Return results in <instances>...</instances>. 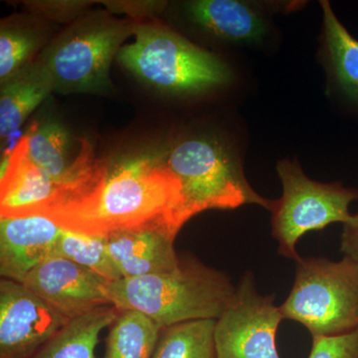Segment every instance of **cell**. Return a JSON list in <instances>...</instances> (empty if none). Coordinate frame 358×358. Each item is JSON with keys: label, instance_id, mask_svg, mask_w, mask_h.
Instances as JSON below:
<instances>
[{"label": "cell", "instance_id": "obj_13", "mask_svg": "<svg viewBox=\"0 0 358 358\" xmlns=\"http://www.w3.org/2000/svg\"><path fill=\"white\" fill-rule=\"evenodd\" d=\"M105 237L110 258L122 278L159 274L178 267L180 256L174 249L176 238L162 226L117 231Z\"/></svg>", "mask_w": 358, "mask_h": 358}, {"label": "cell", "instance_id": "obj_9", "mask_svg": "<svg viewBox=\"0 0 358 358\" xmlns=\"http://www.w3.org/2000/svg\"><path fill=\"white\" fill-rule=\"evenodd\" d=\"M69 322L22 282L0 281V358H32Z\"/></svg>", "mask_w": 358, "mask_h": 358}, {"label": "cell", "instance_id": "obj_19", "mask_svg": "<svg viewBox=\"0 0 358 358\" xmlns=\"http://www.w3.org/2000/svg\"><path fill=\"white\" fill-rule=\"evenodd\" d=\"M215 324L199 320L164 327L152 358H216Z\"/></svg>", "mask_w": 358, "mask_h": 358}, {"label": "cell", "instance_id": "obj_2", "mask_svg": "<svg viewBox=\"0 0 358 358\" xmlns=\"http://www.w3.org/2000/svg\"><path fill=\"white\" fill-rule=\"evenodd\" d=\"M237 287L220 271L182 255L169 272L106 282L110 303L119 310L145 313L162 327L199 320H218Z\"/></svg>", "mask_w": 358, "mask_h": 358}, {"label": "cell", "instance_id": "obj_3", "mask_svg": "<svg viewBox=\"0 0 358 358\" xmlns=\"http://www.w3.org/2000/svg\"><path fill=\"white\" fill-rule=\"evenodd\" d=\"M136 40L117 53L141 82L173 95H197L229 84L232 72L217 56L159 24L138 23Z\"/></svg>", "mask_w": 358, "mask_h": 358}, {"label": "cell", "instance_id": "obj_18", "mask_svg": "<svg viewBox=\"0 0 358 358\" xmlns=\"http://www.w3.org/2000/svg\"><path fill=\"white\" fill-rule=\"evenodd\" d=\"M162 329L145 313L121 310L110 324L103 358H152Z\"/></svg>", "mask_w": 358, "mask_h": 358}, {"label": "cell", "instance_id": "obj_12", "mask_svg": "<svg viewBox=\"0 0 358 358\" xmlns=\"http://www.w3.org/2000/svg\"><path fill=\"white\" fill-rule=\"evenodd\" d=\"M62 227L41 215L0 217V275L23 282L28 274L53 256Z\"/></svg>", "mask_w": 358, "mask_h": 358}, {"label": "cell", "instance_id": "obj_16", "mask_svg": "<svg viewBox=\"0 0 358 358\" xmlns=\"http://www.w3.org/2000/svg\"><path fill=\"white\" fill-rule=\"evenodd\" d=\"M54 90L50 73L41 60L29 62L1 82L0 136L3 141L22 126L28 115Z\"/></svg>", "mask_w": 358, "mask_h": 358}, {"label": "cell", "instance_id": "obj_8", "mask_svg": "<svg viewBox=\"0 0 358 358\" xmlns=\"http://www.w3.org/2000/svg\"><path fill=\"white\" fill-rule=\"evenodd\" d=\"M274 296H263L246 273L214 329L216 358H280L278 327L284 320Z\"/></svg>", "mask_w": 358, "mask_h": 358}, {"label": "cell", "instance_id": "obj_14", "mask_svg": "<svg viewBox=\"0 0 358 358\" xmlns=\"http://www.w3.org/2000/svg\"><path fill=\"white\" fill-rule=\"evenodd\" d=\"M194 24L216 38L232 43H259L268 33L262 13L253 4L238 0H195L186 3Z\"/></svg>", "mask_w": 358, "mask_h": 358}, {"label": "cell", "instance_id": "obj_5", "mask_svg": "<svg viewBox=\"0 0 358 358\" xmlns=\"http://www.w3.org/2000/svg\"><path fill=\"white\" fill-rule=\"evenodd\" d=\"M296 262L293 288L280 306L282 317L300 322L313 338L358 331V264L348 257Z\"/></svg>", "mask_w": 358, "mask_h": 358}, {"label": "cell", "instance_id": "obj_21", "mask_svg": "<svg viewBox=\"0 0 358 358\" xmlns=\"http://www.w3.org/2000/svg\"><path fill=\"white\" fill-rule=\"evenodd\" d=\"M41 45L42 36L38 32L2 21L0 29V83L28 64V61Z\"/></svg>", "mask_w": 358, "mask_h": 358}, {"label": "cell", "instance_id": "obj_6", "mask_svg": "<svg viewBox=\"0 0 358 358\" xmlns=\"http://www.w3.org/2000/svg\"><path fill=\"white\" fill-rule=\"evenodd\" d=\"M138 25V21L115 20L108 13L78 20L42 55L54 90L62 94L107 92L112 61Z\"/></svg>", "mask_w": 358, "mask_h": 358}, {"label": "cell", "instance_id": "obj_25", "mask_svg": "<svg viewBox=\"0 0 358 358\" xmlns=\"http://www.w3.org/2000/svg\"><path fill=\"white\" fill-rule=\"evenodd\" d=\"M341 251L343 256L358 264V212L352 214L350 222L343 225L341 237Z\"/></svg>", "mask_w": 358, "mask_h": 358}, {"label": "cell", "instance_id": "obj_20", "mask_svg": "<svg viewBox=\"0 0 358 358\" xmlns=\"http://www.w3.org/2000/svg\"><path fill=\"white\" fill-rule=\"evenodd\" d=\"M53 256L68 259L108 282L122 278L110 258L105 236H89L62 228Z\"/></svg>", "mask_w": 358, "mask_h": 358}, {"label": "cell", "instance_id": "obj_15", "mask_svg": "<svg viewBox=\"0 0 358 358\" xmlns=\"http://www.w3.org/2000/svg\"><path fill=\"white\" fill-rule=\"evenodd\" d=\"M322 8V49L329 85L358 114V39L334 14L329 1Z\"/></svg>", "mask_w": 358, "mask_h": 358}, {"label": "cell", "instance_id": "obj_4", "mask_svg": "<svg viewBox=\"0 0 358 358\" xmlns=\"http://www.w3.org/2000/svg\"><path fill=\"white\" fill-rule=\"evenodd\" d=\"M164 159L181 185V228L193 216L209 209H235L243 205L272 208V200L258 194L245 178L234 154L218 141L188 138L164 152Z\"/></svg>", "mask_w": 358, "mask_h": 358}, {"label": "cell", "instance_id": "obj_17", "mask_svg": "<svg viewBox=\"0 0 358 358\" xmlns=\"http://www.w3.org/2000/svg\"><path fill=\"white\" fill-rule=\"evenodd\" d=\"M120 312L109 305L71 320L32 358H98L99 336L103 329L110 327Z\"/></svg>", "mask_w": 358, "mask_h": 358}, {"label": "cell", "instance_id": "obj_1", "mask_svg": "<svg viewBox=\"0 0 358 358\" xmlns=\"http://www.w3.org/2000/svg\"><path fill=\"white\" fill-rule=\"evenodd\" d=\"M180 207V182L167 167L164 152H143L100 162L81 195L41 216L89 236L157 225L176 238Z\"/></svg>", "mask_w": 358, "mask_h": 358}, {"label": "cell", "instance_id": "obj_7", "mask_svg": "<svg viewBox=\"0 0 358 358\" xmlns=\"http://www.w3.org/2000/svg\"><path fill=\"white\" fill-rule=\"evenodd\" d=\"M282 194L273 201L272 235L281 255L298 261L296 245L306 233L324 229L329 224L350 222V206L358 189L341 182L320 183L308 178L298 162L282 159L277 164Z\"/></svg>", "mask_w": 358, "mask_h": 358}, {"label": "cell", "instance_id": "obj_22", "mask_svg": "<svg viewBox=\"0 0 358 358\" xmlns=\"http://www.w3.org/2000/svg\"><path fill=\"white\" fill-rule=\"evenodd\" d=\"M308 358H358V331L334 336H313Z\"/></svg>", "mask_w": 358, "mask_h": 358}, {"label": "cell", "instance_id": "obj_23", "mask_svg": "<svg viewBox=\"0 0 358 358\" xmlns=\"http://www.w3.org/2000/svg\"><path fill=\"white\" fill-rule=\"evenodd\" d=\"M91 1H26L25 6L31 13L43 14L52 20L70 21L79 17L86 10Z\"/></svg>", "mask_w": 358, "mask_h": 358}, {"label": "cell", "instance_id": "obj_10", "mask_svg": "<svg viewBox=\"0 0 358 358\" xmlns=\"http://www.w3.org/2000/svg\"><path fill=\"white\" fill-rule=\"evenodd\" d=\"M105 279L60 256L40 264L22 282L68 320L112 305L105 291Z\"/></svg>", "mask_w": 358, "mask_h": 358}, {"label": "cell", "instance_id": "obj_11", "mask_svg": "<svg viewBox=\"0 0 358 358\" xmlns=\"http://www.w3.org/2000/svg\"><path fill=\"white\" fill-rule=\"evenodd\" d=\"M64 200L62 186L29 159L27 140L21 138L1 171L0 217L42 215Z\"/></svg>", "mask_w": 358, "mask_h": 358}, {"label": "cell", "instance_id": "obj_24", "mask_svg": "<svg viewBox=\"0 0 358 358\" xmlns=\"http://www.w3.org/2000/svg\"><path fill=\"white\" fill-rule=\"evenodd\" d=\"M102 3L110 13L126 14L133 20L155 15L162 13L166 6L164 1H103Z\"/></svg>", "mask_w": 358, "mask_h": 358}]
</instances>
